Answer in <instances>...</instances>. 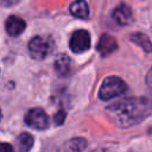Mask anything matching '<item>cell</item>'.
<instances>
[{
  "instance_id": "obj_6",
  "label": "cell",
  "mask_w": 152,
  "mask_h": 152,
  "mask_svg": "<svg viewBox=\"0 0 152 152\" xmlns=\"http://www.w3.org/2000/svg\"><path fill=\"white\" fill-rule=\"evenodd\" d=\"M118 49V43L114 37L103 33L97 43V51L104 57L112 52H114Z\"/></svg>"
},
{
  "instance_id": "obj_3",
  "label": "cell",
  "mask_w": 152,
  "mask_h": 152,
  "mask_svg": "<svg viewBox=\"0 0 152 152\" xmlns=\"http://www.w3.org/2000/svg\"><path fill=\"white\" fill-rule=\"evenodd\" d=\"M30 55L36 59H44L51 51V42L43 37H34L28 43Z\"/></svg>"
},
{
  "instance_id": "obj_11",
  "label": "cell",
  "mask_w": 152,
  "mask_h": 152,
  "mask_svg": "<svg viewBox=\"0 0 152 152\" xmlns=\"http://www.w3.org/2000/svg\"><path fill=\"white\" fill-rule=\"evenodd\" d=\"M131 40L134 44L139 45L144 51L152 52V43H151V40L145 34H142V33H133L131 36Z\"/></svg>"
},
{
  "instance_id": "obj_13",
  "label": "cell",
  "mask_w": 152,
  "mask_h": 152,
  "mask_svg": "<svg viewBox=\"0 0 152 152\" xmlns=\"http://www.w3.org/2000/svg\"><path fill=\"white\" fill-rule=\"evenodd\" d=\"M86 147H87V141L83 138H75L69 140L63 148L68 151H82Z\"/></svg>"
},
{
  "instance_id": "obj_4",
  "label": "cell",
  "mask_w": 152,
  "mask_h": 152,
  "mask_svg": "<svg viewBox=\"0 0 152 152\" xmlns=\"http://www.w3.org/2000/svg\"><path fill=\"white\" fill-rule=\"evenodd\" d=\"M25 122L34 129H45L49 126V118L42 108H32L25 116Z\"/></svg>"
},
{
  "instance_id": "obj_8",
  "label": "cell",
  "mask_w": 152,
  "mask_h": 152,
  "mask_svg": "<svg viewBox=\"0 0 152 152\" xmlns=\"http://www.w3.org/2000/svg\"><path fill=\"white\" fill-rule=\"evenodd\" d=\"M114 20L120 25H127L132 20V11L126 4H120L113 12Z\"/></svg>"
},
{
  "instance_id": "obj_5",
  "label": "cell",
  "mask_w": 152,
  "mask_h": 152,
  "mask_svg": "<svg viewBox=\"0 0 152 152\" xmlns=\"http://www.w3.org/2000/svg\"><path fill=\"white\" fill-rule=\"evenodd\" d=\"M90 48V36L86 30H77L70 38V49L75 53H81Z\"/></svg>"
},
{
  "instance_id": "obj_1",
  "label": "cell",
  "mask_w": 152,
  "mask_h": 152,
  "mask_svg": "<svg viewBox=\"0 0 152 152\" xmlns=\"http://www.w3.org/2000/svg\"><path fill=\"white\" fill-rule=\"evenodd\" d=\"M110 119L120 127H129L139 124L152 113V99L129 97L114 102L107 107Z\"/></svg>"
},
{
  "instance_id": "obj_9",
  "label": "cell",
  "mask_w": 152,
  "mask_h": 152,
  "mask_svg": "<svg viewBox=\"0 0 152 152\" xmlns=\"http://www.w3.org/2000/svg\"><path fill=\"white\" fill-rule=\"evenodd\" d=\"M70 13L77 18L87 19L89 17V8L84 0H76L70 5Z\"/></svg>"
},
{
  "instance_id": "obj_12",
  "label": "cell",
  "mask_w": 152,
  "mask_h": 152,
  "mask_svg": "<svg viewBox=\"0 0 152 152\" xmlns=\"http://www.w3.org/2000/svg\"><path fill=\"white\" fill-rule=\"evenodd\" d=\"M17 145L20 151H28L33 146V137L30 133L24 132L17 138Z\"/></svg>"
},
{
  "instance_id": "obj_2",
  "label": "cell",
  "mask_w": 152,
  "mask_h": 152,
  "mask_svg": "<svg viewBox=\"0 0 152 152\" xmlns=\"http://www.w3.org/2000/svg\"><path fill=\"white\" fill-rule=\"evenodd\" d=\"M127 89L126 83L116 76H108L107 78L103 80L100 90H99V96L101 100H109L115 96H119L124 94Z\"/></svg>"
},
{
  "instance_id": "obj_16",
  "label": "cell",
  "mask_w": 152,
  "mask_h": 152,
  "mask_svg": "<svg viewBox=\"0 0 152 152\" xmlns=\"http://www.w3.org/2000/svg\"><path fill=\"white\" fill-rule=\"evenodd\" d=\"M146 84L148 86V88L152 90V68L148 70L147 75H146Z\"/></svg>"
},
{
  "instance_id": "obj_7",
  "label": "cell",
  "mask_w": 152,
  "mask_h": 152,
  "mask_svg": "<svg viewBox=\"0 0 152 152\" xmlns=\"http://www.w3.org/2000/svg\"><path fill=\"white\" fill-rule=\"evenodd\" d=\"M25 27H26V23L17 15H11L6 20V31L12 37H17V36L21 34L24 32Z\"/></svg>"
},
{
  "instance_id": "obj_14",
  "label": "cell",
  "mask_w": 152,
  "mask_h": 152,
  "mask_svg": "<svg viewBox=\"0 0 152 152\" xmlns=\"http://www.w3.org/2000/svg\"><path fill=\"white\" fill-rule=\"evenodd\" d=\"M64 119H65V112H64V110H59V112H57V114L55 115V122H56V125H61V124H63Z\"/></svg>"
},
{
  "instance_id": "obj_10",
  "label": "cell",
  "mask_w": 152,
  "mask_h": 152,
  "mask_svg": "<svg viewBox=\"0 0 152 152\" xmlns=\"http://www.w3.org/2000/svg\"><path fill=\"white\" fill-rule=\"evenodd\" d=\"M70 66H71V62L66 55L59 56L55 63V68L61 76H66L70 72Z\"/></svg>"
},
{
  "instance_id": "obj_15",
  "label": "cell",
  "mask_w": 152,
  "mask_h": 152,
  "mask_svg": "<svg viewBox=\"0 0 152 152\" xmlns=\"http://www.w3.org/2000/svg\"><path fill=\"white\" fill-rule=\"evenodd\" d=\"M13 151V146L7 142H0V152H11Z\"/></svg>"
},
{
  "instance_id": "obj_17",
  "label": "cell",
  "mask_w": 152,
  "mask_h": 152,
  "mask_svg": "<svg viewBox=\"0 0 152 152\" xmlns=\"http://www.w3.org/2000/svg\"><path fill=\"white\" fill-rule=\"evenodd\" d=\"M1 116H2V114H1V109H0V120H1Z\"/></svg>"
}]
</instances>
